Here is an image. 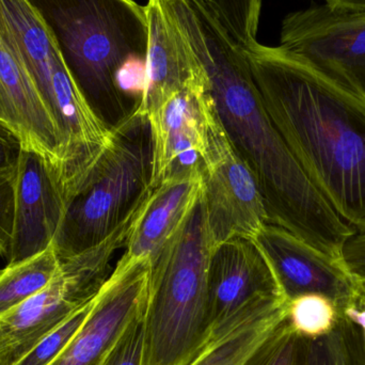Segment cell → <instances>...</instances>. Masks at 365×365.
<instances>
[{
	"mask_svg": "<svg viewBox=\"0 0 365 365\" xmlns=\"http://www.w3.org/2000/svg\"><path fill=\"white\" fill-rule=\"evenodd\" d=\"M205 78L219 120L250 169L268 220L342 259L356 233L307 175L268 115L244 49L202 0H158Z\"/></svg>",
	"mask_w": 365,
	"mask_h": 365,
	"instance_id": "6da1fadb",
	"label": "cell"
},
{
	"mask_svg": "<svg viewBox=\"0 0 365 365\" xmlns=\"http://www.w3.org/2000/svg\"><path fill=\"white\" fill-rule=\"evenodd\" d=\"M272 123L339 216L365 232V101L280 46H242Z\"/></svg>",
	"mask_w": 365,
	"mask_h": 365,
	"instance_id": "7a4b0ae2",
	"label": "cell"
},
{
	"mask_svg": "<svg viewBox=\"0 0 365 365\" xmlns=\"http://www.w3.org/2000/svg\"><path fill=\"white\" fill-rule=\"evenodd\" d=\"M57 45L73 83L110 130L143 100L149 26L135 0H27Z\"/></svg>",
	"mask_w": 365,
	"mask_h": 365,
	"instance_id": "3957f363",
	"label": "cell"
},
{
	"mask_svg": "<svg viewBox=\"0 0 365 365\" xmlns=\"http://www.w3.org/2000/svg\"><path fill=\"white\" fill-rule=\"evenodd\" d=\"M214 249L202 193L151 259L143 365H188L207 344V274Z\"/></svg>",
	"mask_w": 365,
	"mask_h": 365,
	"instance_id": "277c9868",
	"label": "cell"
},
{
	"mask_svg": "<svg viewBox=\"0 0 365 365\" xmlns=\"http://www.w3.org/2000/svg\"><path fill=\"white\" fill-rule=\"evenodd\" d=\"M153 147L147 115L133 111L111 130L98 162L63 195L53 247L60 259L106 240L151 192Z\"/></svg>",
	"mask_w": 365,
	"mask_h": 365,
	"instance_id": "5b68a950",
	"label": "cell"
},
{
	"mask_svg": "<svg viewBox=\"0 0 365 365\" xmlns=\"http://www.w3.org/2000/svg\"><path fill=\"white\" fill-rule=\"evenodd\" d=\"M151 195L106 240L60 259L55 276L44 289L0 317V344L12 365L98 295L113 272V257L125 249Z\"/></svg>",
	"mask_w": 365,
	"mask_h": 365,
	"instance_id": "8992f818",
	"label": "cell"
},
{
	"mask_svg": "<svg viewBox=\"0 0 365 365\" xmlns=\"http://www.w3.org/2000/svg\"><path fill=\"white\" fill-rule=\"evenodd\" d=\"M205 134L203 199L215 247L235 237L255 240L263 225L269 223L265 202L250 169L230 141L210 93Z\"/></svg>",
	"mask_w": 365,
	"mask_h": 365,
	"instance_id": "52a82bcc",
	"label": "cell"
},
{
	"mask_svg": "<svg viewBox=\"0 0 365 365\" xmlns=\"http://www.w3.org/2000/svg\"><path fill=\"white\" fill-rule=\"evenodd\" d=\"M280 47L365 101V13L313 4L284 17Z\"/></svg>",
	"mask_w": 365,
	"mask_h": 365,
	"instance_id": "ba28073f",
	"label": "cell"
},
{
	"mask_svg": "<svg viewBox=\"0 0 365 365\" xmlns=\"http://www.w3.org/2000/svg\"><path fill=\"white\" fill-rule=\"evenodd\" d=\"M151 259L122 255L74 338L49 365H96L145 314L149 296Z\"/></svg>",
	"mask_w": 365,
	"mask_h": 365,
	"instance_id": "9c48e42d",
	"label": "cell"
},
{
	"mask_svg": "<svg viewBox=\"0 0 365 365\" xmlns=\"http://www.w3.org/2000/svg\"><path fill=\"white\" fill-rule=\"evenodd\" d=\"M207 292L210 338L255 307L285 298L255 240L244 237L215 247L208 266Z\"/></svg>",
	"mask_w": 365,
	"mask_h": 365,
	"instance_id": "30bf717a",
	"label": "cell"
},
{
	"mask_svg": "<svg viewBox=\"0 0 365 365\" xmlns=\"http://www.w3.org/2000/svg\"><path fill=\"white\" fill-rule=\"evenodd\" d=\"M255 240L289 302L298 296L317 294L341 308L359 287L343 261L325 255L279 225L266 223Z\"/></svg>",
	"mask_w": 365,
	"mask_h": 365,
	"instance_id": "8fae6325",
	"label": "cell"
},
{
	"mask_svg": "<svg viewBox=\"0 0 365 365\" xmlns=\"http://www.w3.org/2000/svg\"><path fill=\"white\" fill-rule=\"evenodd\" d=\"M199 71L192 83L148 118L153 147L152 187L170 178L201 170L208 92L203 73L200 68Z\"/></svg>",
	"mask_w": 365,
	"mask_h": 365,
	"instance_id": "7c38bea8",
	"label": "cell"
},
{
	"mask_svg": "<svg viewBox=\"0 0 365 365\" xmlns=\"http://www.w3.org/2000/svg\"><path fill=\"white\" fill-rule=\"evenodd\" d=\"M63 215V199L48 163L23 148L16 170L14 220L9 264L44 252L53 245Z\"/></svg>",
	"mask_w": 365,
	"mask_h": 365,
	"instance_id": "4fadbf2b",
	"label": "cell"
},
{
	"mask_svg": "<svg viewBox=\"0 0 365 365\" xmlns=\"http://www.w3.org/2000/svg\"><path fill=\"white\" fill-rule=\"evenodd\" d=\"M0 96L9 125L24 149L40 154L57 180L61 164V138L34 81L21 62L0 40Z\"/></svg>",
	"mask_w": 365,
	"mask_h": 365,
	"instance_id": "5bb4252c",
	"label": "cell"
},
{
	"mask_svg": "<svg viewBox=\"0 0 365 365\" xmlns=\"http://www.w3.org/2000/svg\"><path fill=\"white\" fill-rule=\"evenodd\" d=\"M145 10L149 26L147 83L137 110L149 118L192 83L200 71L160 2L148 0Z\"/></svg>",
	"mask_w": 365,
	"mask_h": 365,
	"instance_id": "9a60e30c",
	"label": "cell"
},
{
	"mask_svg": "<svg viewBox=\"0 0 365 365\" xmlns=\"http://www.w3.org/2000/svg\"><path fill=\"white\" fill-rule=\"evenodd\" d=\"M203 193L201 170L165 180L154 187L147 207L126 240L125 255L153 259Z\"/></svg>",
	"mask_w": 365,
	"mask_h": 365,
	"instance_id": "2e32d148",
	"label": "cell"
},
{
	"mask_svg": "<svg viewBox=\"0 0 365 365\" xmlns=\"http://www.w3.org/2000/svg\"><path fill=\"white\" fill-rule=\"evenodd\" d=\"M289 300L255 307L210 338L188 365H245L287 319Z\"/></svg>",
	"mask_w": 365,
	"mask_h": 365,
	"instance_id": "e0dca14e",
	"label": "cell"
},
{
	"mask_svg": "<svg viewBox=\"0 0 365 365\" xmlns=\"http://www.w3.org/2000/svg\"><path fill=\"white\" fill-rule=\"evenodd\" d=\"M60 259L53 245L44 252L0 270V317L44 289L55 276Z\"/></svg>",
	"mask_w": 365,
	"mask_h": 365,
	"instance_id": "ac0fdd59",
	"label": "cell"
},
{
	"mask_svg": "<svg viewBox=\"0 0 365 365\" xmlns=\"http://www.w3.org/2000/svg\"><path fill=\"white\" fill-rule=\"evenodd\" d=\"M304 365H365V345L359 327L340 310L331 331L309 339Z\"/></svg>",
	"mask_w": 365,
	"mask_h": 365,
	"instance_id": "d6986e66",
	"label": "cell"
},
{
	"mask_svg": "<svg viewBox=\"0 0 365 365\" xmlns=\"http://www.w3.org/2000/svg\"><path fill=\"white\" fill-rule=\"evenodd\" d=\"M340 310L329 298L317 294L298 296L289 300L287 321L300 336L315 339L331 331L338 322Z\"/></svg>",
	"mask_w": 365,
	"mask_h": 365,
	"instance_id": "ffe728a7",
	"label": "cell"
},
{
	"mask_svg": "<svg viewBox=\"0 0 365 365\" xmlns=\"http://www.w3.org/2000/svg\"><path fill=\"white\" fill-rule=\"evenodd\" d=\"M234 40L247 46L257 41L262 0H202Z\"/></svg>",
	"mask_w": 365,
	"mask_h": 365,
	"instance_id": "44dd1931",
	"label": "cell"
},
{
	"mask_svg": "<svg viewBox=\"0 0 365 365\" xmlns=\"http://www.w3.org/2000/svg\"><path fill=\"white\" fill-rule=\"evenodd\" d=\"M308 345L287 319L245 365H304Z\"/></svg>",
	"mask_w": 365,
	"mask_h": 365,
	"instance_id": "7402d4cb",
	"label": "cell"
},
{
	"mask_svg": "<svg viewBox=\"0 0 365 365\" xmlns=\"http://www.w3.org/2000/svg\"><path fill=\"white\" fill-rule=\"evenodd\" d=\"M93 300L77 310L74 314L71 315L61 325L58 326L53 331L47 334L29 353L26 354L13 365L51 364L64 351L68 343L74 338L75 334L81 329L91 310Z\"/></svg>",
	"mask_w": 365,
	"mask_h": 365,
	"instance_id": "603a6c76",
	"label": "cell"
},
{
	"mask_svg": "<svg viewBox=\"0 0 365 365\" xmlns=\"http://www.w3.org/2000/svg\"><path fill=\"white\" fill-rule=\"evenodd\" d=\"M143 315L125 330L96 365H143Z\"/></svg>",
	"mask_w": 365,
	"mask_h": 365,
	"instance_id": "cb8c5ba5",
	"label": "cell"
},
{
	"mask_svg": "<svg viewBox=\"0 0 365 365\" xmlns=\"http://www.w3.org/2000/svg\"><path fill=\"white\" fill-rule=\"evenodd\" d=\"M16 171L0 175V257L10 253L14 220V191Z\"/></svg>",
	"mask_w": 365,
	"mask_h": 365,
	"instance_id": "d4e9b609",
	"label": "cell"
},
{
	"mask_svg": "<svg viewBox=\"0 0 365 365\" xmlns=\"http://www.w3.org/2000/svg\"><path fill=\"white\" fill-rule=\"evenodd\" d=\"M342 261L358 287L365 291V232H356L349 238L342 250Z\"/></svg>",
	"mask_w": 365,
	"mask_h": 365,
	"instance_id": "484cf974",
	"label": "cell"
},
{
	"mask_svg": "<svg viewBox=\"0 0 365 365\" xmlns=\"http://www.w3.org/2000/svg\"><path fill=\"white\" fill-rule=\"evenodd\" d=\"M23 148L16 132L0 120V175L17 170Z\"/></svg>",
	"mask_w": 365,
	"mask_h": 365,
	"instance_id": "4316f807",
	"label": "cell"
},
{
	"mask_svg": "<svg viewBox=\"0 0 365 365\" xmlns=\"http://www.w3.org/2000/svg\"><path fill=\"white\" fill-rule=\"evenodd\" d=\"M339 309L359 327L365 345V291L358 287L351 299Z\"/></svg>",
	"mask_w": 365,
	"mask_h": 365,
	"instance_id": "83f0119b",
	"label": "cell"
},
{
	"mask_svg": "<svg viewBox=\"0 0 365 365\" xmlns=\"http://www.w3.org/2000/svg\"><path fill=\"white\" fill-rule=\"evenodd\" d=\"M325 2L341 10L365 13V0H325Z\"/></svg>",
	"mask_w": 365,
	"mask_h": 365,
	"instance_id": "f1b7e54d",
	"label": "cell"
},
{
	"mask_svg": "<svg viewBox=\"0 0 365 365\" xmlns=\"http://www.w3.org/2000/svg\"><path fill=\"white\" fill-rule=\"evenodd\" d=\"M0 365H12L1 345H0Z\"/></svg>",
	"mask_w": 365,
	"mask_h": 365,
	"instance_id": "f546056e",
	"label": "cell"
},
{
	"mask_svg": "<svg viewBox=\"0 0 365 365\" xmlns=\"http://www.w3.org/2000/svg\"><path fill=\"white\" fill-rule=\"evenodd\" d=\"M0 120L4 121V123L8 124V121H6V113H4V105H2L1 102V96H0Z\"/></svg>",
	"mask_w": 365,
	"mask_h": 365,
	"instance_id": "4dcf8cb0",
	"label": "cell"
},
{
	"mask_svg": "<svg viewBox=\"0 0 365 365\" xmlns=\"http://www.w3.org/2000/svg\"><path fill=\"white\" fill-rule=\"evenodd\" d=\"M0 270H1V268H0Z\"/></svg>",
	"mask_w": 365,
	"mask_h": 365,
	"instance_id": "1f68e13d",
	"label": "cell"
}]
</instances>
